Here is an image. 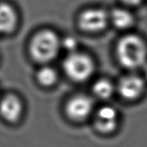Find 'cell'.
Listing matches in <instances>:
<instances>
[{"label":"cell","instance_id":"cell-1","mask_svg":"<svg viewBox=\"0 0 147 147\" xmlns=\"http://www.w3.org/2000/svg\"><path fill=\"white\" fill-rule=\"evenodd\" d=\"M115 55L119 63L127 70L142 68L147 62L146 42L137 34H125L116 43Z\"/></svg>","mask_w":147,"mask_h":147},{"label":"cell","instance_id":"cell-2","mask_svg":"<svg viewBox=\"0 0 147 147\" xmlns=\"http://www.w3.org/2000/svg\"><path fill=\"white\" fill-rule=\"evenodd\" d=\"M60 51L61 37L52 29H40L30 39L29 55L36 63L48 64L57 57Z\"/></svg>","mask_w":147,"mask_h":147},{"label":"cell","instance_id":"cell-3","mask_svg":"<svg viewBox=\"0 0 147 147\" xmlns=\"http://www.w3.org/2000/svg\"><path fill=\"white\" fill-rule=\"evenodd\" d=\"M63 68L70 80L84 82L93 76L96 70V63L90 55L78 50L67 54L63 59Z\"/></svg>","mask_w":147,"mask_h":147},{"label":"cell","instance_id":"cell-4","mask_svg":"<svg viewBox=\"0 0 147 147\" xmlns=\"http://www.w3.org/2000/svg\"><path fill=\"white\" fill-rule=\"evenodd\" d=\"M78 27L83 32L96 34L109 26V12L100 7H89L81 11L77 19Z\"/></svg>","mask_w":147,"mask_h":147},{"label":"cell","instance_id":"cell-5","mask_svg":"<svg viewBox=\"0 0 147 147\" xmlns=\"http://www.w3.org/2000/svg\"><path fill=\"white\" fill-rule=\"evenodd\" d=\"M93 110V100L84 94L72 96L65 107L67 117L74 122H83L90 116Z\"/></svg>","mask_w":147,"mask_h":147},{"label":"cell","instance_id":"cell-6","mask_svg":"<svg viewBox=\"0 0 147 147\" xmlns=\"http://www.w3.org/2000/svg\"><path fill=\"white\" fill-rule=\"evenodd\" d=\"M145 88L146 82L143 78L131 74L121 78L116 90L122 98L131 101L138 99L143 94Z\"/></svg>","mask_w":147,"mask_h":147},{"label":"cell","instance_id":"cell-7","mask_svg":"<svg viewBox=\"0 0 147 147\" xmlns=\"http://www.w3.org/2000/svg\"><path fill=\"white\" fill-rule=\"evenodd\" d=\"M118 123V112L112 106H103L97 110L95 115L94 126L101 134H112L116 130Z\"/></svg>","mask_w":147,"mask_h":147},{"label":"cell","instance_id":"cell-8","mask_svg":"<svg viewBox=\"0 0 147 147\" xmlns=\"http://www.w3.org/2000/svg\"><path fill=\"white\" fill-rule=\"evenodd\" d=\"M23 104L14 94H7L0 100V115L8 123H16L22 117Z\"/></svg>","mask_w":147,"mask_h":147},{"label":"cell","instance_id":"cell-9","mask_svg":"<svg viewBox=\"0 0 147 147\" xmlns=\"http://www.w3.org/2000/svg\"><path fill=\"white\" fill-rule=\"evenodd\" d=\"M19 16L12 4L0 2V35H9L18 28Z\"/></svg>","mask_w":147,"mask_h":147},{"label":"cell","instance_id":"cell-10","mask_svg":"<svg viewBox=\"0 0 147 147\" xmlns=\"http://www.w3.org/2000/svg\"><path fill=\"white\" fill-rule=\"evenodd\" d=\"M109 13V23L118 30L127 31L132 29L136 22L135 17L127 7H115Z\"/></svg>","mask_w":147,"mask_h":147},{"label":"cell","instance_id":"cell-11","mask_svg":"<svg viewBox=\"0 0 147 147\" xmlns=\"http://www.w3.org/2000/svg\"><path fill=\"white\" fill-rule=\"evenodd\" d=\"M36 78L39 85L41 86L46 88L51 87L58 80L57 71L48 64H45L37 70Z\"/></svg>","mask_w":147,"mask_h":147},{"label":"cell","instance_id":"cell-12","mask_svg":"<svg viewBox=\"0 0 147 147\" xmlns=\"http://www.w3.org/2000/svg\"><path fill=\"white\" fill-rule=\"evenodd\" d=\"M93 94L99 99L108 100L111 98L115 92V86L107 78H100L93 85Z\"/></svg>","mask_w":147,"mask_h":147},{"label":"cell","instance_id":"cell-13","mask_svg":"<svg viewBox=\"0 0 147 147\" xmlns=\"http://www.w3.org/2000/svg\"><path fill=\"white\" fill-rule=\"evenodd\" d=\"M78 43L75 37L71 36H67L61 38V50L63 49L68 53H71L78 51Z\"/></svg>","mask_w":147,"mask_h":147},{"label":"cell","instance_id":"cell-14","mask_svg":"<svg viewBox=\"0 0 147 147\" xmlns=\"http://www.w3.org/2000/svg\"><path fill=\"white\" fill-rule=\"evenodd\" d=\"M125 7H136L142 3L144 0H119Z\"/></svg>","mask_w":147,"mask_h":147},{"label":"cell","instance_id":"cell-15","mask_svg":"<svg viewBox=\"0 0 147 147\" xmlns=\"http://www.w3.org/2000/svg\"><path fill=\"white\" fill-rule=\"evenodd\" d=\"M142 69V71H143L144 79L147 81V62L146 63V64L144 65Z\"/></svg>","mask_w":147,"mask_h":147}]
</instances>
